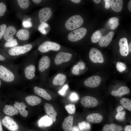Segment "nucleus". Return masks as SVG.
Instances as JSON below:
<instances>
[{
	"label": "nucleus",
	"mask_w": 131,
	"mask_h": 131,
	"mask_svg": "<svg viewBox=\"0 0 131 131\" xmlns=\"http://www.w3.org/2000/svg\"><path fill=\"white\" fill-rule=\"evenodd\" d=\"M20 65L13 63L0 64V78L8 83H13L21 82L22 79L18 72Z\"/></svg>",
	"instance_id": "1"
},
{
	"label": "nucleus",
	"mask_w": 131,
	"mask_h": 131,
	"mask_svg": "<svg viewBox=\"0 0 131 131\" xmlns=\"http://www.w3.org/2000/svg\"><path fill=\"white\" fill-rule=\"evenodd\" d=\"M34 60V57L30 56L23 62L20 66L21 71L20 75L22 79L31 81L34 79L36 71Z\"/></svg>",
	"instance_id": "2"
},
{
	"label": "nucleus",
	"mask_w": 131,
	"mask_h": 131,
	"mask_svg": "<svg viewBox=\"0 0 131 131\" xmlns=\"http://www.w3.org/2000/svg\"><path fill=\"white\" fill-rule=\"evenodd\" d=\"M33 47L31 44H28L11 48L8 51V59L12 60L19 56L25 54L30 51Z\"/></svg>",
	"instance_id": "3"
},
{
	"label": "nucleus",
	"mask_w": 131,
	"mask_h": 131,
	"mask_svg": "<svg viewBox=\"0 0 131 131\" xmlns=\"http://www.w3.org/2000/svg\"><path fill=\"white\" fill-rule=\"evenodd\" d=\"M83 22V20L80 16L75 15L67 19L65 23V26L68 30H74L80 27Z\"/></svg>",
	"instance_id": "4"
},
{
	"label": "nucleus",
	"mask_w": 131,
	"mask_h": 131,
	"mask_svg": "<svg viewBox=\"0 0 131 131\" xmlns=\"http://www.w3.org/2000/svg\"><path fill=\"white\" fill-rule=\"evenodd\" d=\"M60 45L52 41H47L39 46L38 50L42 53H45L51 50L57 51L60 49Z\"/></svg>",
	"instance_id": "5"
},
{
	"label": "nucleus",
	"mask_w": 131,
	"mask_h": 131,
	"mask_svg": "<svg viewBox=\"0 0 131 131\" xmlns=\"http://www.w3.org/2000/svg\"><path fill=\"white\" fill-rule=\"evenodd\" d=\"M87 29L82 27L74 30L70 32L68 35V38L70 41L75 42L83 38L87 33Z\"/></svg>",
	"instance_id": "6"
},
{
	"label": "nucleus",
	"mask_w": 131,
	"mask_h": 131,
	"mask_svg": "<svg viewBox=\"0 0 131 131\" xmlns=\"http://www.w3.org/2000/svg\"><path fill=\"white\" fill-rule=\"evenodd\" d=\"M89 57L91 61L94 63H102L104 61L101 52L95 48H93L90 49L89 53Z\"/></svg>",
	"instance_id": "7"
},
{
	"label": "nucleus",
	"mask_w": 131,
	"mask_h": 131,
	"mask_svg": "<svg viewBox=\"0 0 131 131\" xmlns=\"http://www.w3.org/2000/svg\"><path fill=\"white\" fill-rule=\"evenodd\" d=\"M2 124L8 130L15 131L19 129V126L11 118L6 116L2 120Z\"/></svg>",
	"instance_id": "8"
},
{
	"label": "nucleus",
	"mask_w": 131,
	"mask_h": 131,
	"mask_svg": "<svg viewBox=\"0 0 131 131\" xmlns=\"http://www.w3.org/2000/svg\"><path fill=\"white\" fill-rule=\"evenodd\" d=\"M73 55L70 53L61 52L56 56L54 60L55 64L59 65L63 62L69 61Z\"/></svg>",
	"instance_id": "9"
},
{
	"label": "nucleus",
	"mask_w": 131,
	"mask_h": 131,
	"mask_svg": "<svg viewBox=\"0 0 131 131\" xmlns=\"http://www.w3.org/2000/svg\"><path fill=\"white\" fill-rule=\"evenodd\" d=\"M52 13L51 8L49 7H45L41 8L39 13V16L40 22L45 23L51 17Z\"/></svg>",
	"instance_id": "10"
},
{
	"label": "nucleus",
	"mask_w": 131,
	"mask_h": 131,
	"mask_svg": "<svg viewBox=\"0 0 131 131\" xmlns=\"http://www.w3.org/2000/svg\"><path fill=\"white\" fill-rule=\"evenodd\" d=\"M101 81L100 77L98 75H94L87 79L84 82V85L90 88H94L98 87Z\"/></svg>",
	"instance_id": "11"
},
{
	"label": "nucleus",
	"mask_w": 131,
	"mask_h": 131,
	"mask_svg": "<svg viewBox=\"0 0 131 131\" xmlns=\"http://www.w3.org/2000/svg\"><path fill=\"white\" fill-rule=\"evenodd\" d=\"M81 104L86 107H92L96 106L98 104L97 99L92 96H86L82 97L81 100Z\"/></svg>",
	"instance_id": "12"
},
{
	"label": "nucleus",
	"mask_w": 131,
	"mask_h": 131,
	"mask_svg": "<svg viewBox=\"0 0 131 131\" xmlns=\"http://www.w3.org/2000/svg\"><path fill=\"white\" fill-rule=\"evenodd\" d=\"M50 59L49 57L45 56L40 59L38 63V69L41 73L44 72L50 66Z\"/></svg>",
	"instance_id": "13"
},
{
	"label": "nucleus",
	"mask_w": 131,
	"mask_h": 131,
	"mask_svg": "<svg viewBox=\"0 0 131 131\" xmlns=\"http://www.w3.org/2000/svg\"><path fill=\"white\" fill-rule=\"evenodd\" d=\"M119 51L121 55L123 56H126L128 54L129 50L127 40L125 38H122L119 42Z\"/></svg>",
	"instance_id": "14"
},
{
	"label": "nucleus",
	"mask_w": 131,
	"mask_h": 131,
	"mask_svg": "<svg viewBox=\"0 0 131 131\" xmlns=\"http://www.w3.org/2000/svg\"><path fill=\"white\" fill-rule=\"evenodd\" d=\"M51 118L48 115H45L41 118L38 121V125L41 127H49L53 123Z\"/></svg>",
	"instance_id": "15"
},
{
	"label": "nucleus",
	"mask_w": 131,
	"mask_h": 131,
	"mask_svg": "<svg viewBox=\"0 0 131 131\" xmlns=\"http://www.w3.org/2000/svg\"><path fill=\"white\" fill-rule=\"evenodd\" d=\"M16 28L12 26H9L6 29L3 35L4 39L7 41H9L13 39L14 35L16 33Z\"/></svg>",
	"instance_id": "16"
},
{
	"label": "nucleus",
	"mask_w": 131,
	"mask_h": 131,
	"mask_svg": "<svg viewBox=\"0 0 131 131\" xmlns=\"http://www.w3.org/2000/svg\"><path fill=\"white\" fill-rule=\"evenodd\" d=\"M114 35V32L111 31L102 37L99 43V46L101 47L107 46L112 40Z\"/></svg>",
	"instance_id": "17"
},
{
	"label": "nucleus",
	"mask_w": 131,
	"mask_h": 131,
	"mask_svg": "<svg viewBox=\"0 0 131 131\" xmlns=\"http://www.w3.org/2000/svg\"><path fill=\"white\" fill-rule=\"evenodd\" d=\"M33 89L35 93L39 96L47 100H50L51 98V96L44 89L35 86Z\"/></svg>",
	"instance_id": "18"
},
{
	"label": "nucleus",
	"mask_w": 131,
	"mask_h": 131,
	"mask_svg": "<svg viewBox=\"0 0 131 131\" xmlns=\"http://www.w3.org/2000/svg\"><path fill=\"white\" fill-rule=\"evenodd\" d=\"M44 108L46 114L50 116L53 122H55L56 120V116L57 115V113L52 106L50 104L46 103Z\"/></svg>",
	"instance_id": "19"
},
{
	"label": "nucleus",
	"mask_w": 131,
	"mask_h": 131,
	"mask_svg": "<svg viewBox=\"0 0 131 131\" xmlns=\"http://www.w3.org/2000/svg\"><path fill=\"white\" fill-rule=\"evenodd\" d=\"M73 117L70 115L64 120L62 125V127L65 131H72L73 127Z\"/></svg>",
	"instance_id": "20"
},
{
	"label": "nucleus",
	"mask_w": 131,
	"mask_h": 131,
	"mask_svg": "<svg viewBox=\"0 0 131 131\" xmlns=\"http://www.w3.org/2000/svg\"><path fill=\"white\" fill-rule=\"evenodd\" d=\"M103 116L100 114L94 113L88 115L86 120L88 122L94 123H99L103 120Z\"/></svg>",
	"instance_id": "21"
},
{
	"label": "nucleus",
	"mask_w": 131,
	"mask_h": 131,
	"mask_svg": "<svg viewBox=\"0 0 131 131\" xmlns=\"http://www.w3.org/2000/svg\"><path fill=\"white\" fill-rule=\"evenodd\" d=\"M14 106V107L17 109L22 116L25 117L27 116L28 112L25 109L26 106L25 105V104L23 102L20 103L15 101Z\"/></svg>",
	"instance_id": "22"
},
{
	"label": "nucleus",
	"mask_w": 131,
	"mask_h": 131,
	"mask_svg": "<svg viewBox=\"0 0 131 131\" xmlns=\"http://www.w3.org/2000/svg\"><path fill=\"white\" fill-rule=\"evenodd\" d=\"M25 100L28 104L32 106L37 105L41 102V99L40 97L34 95L27 96L25 98Z\"/></svg>",
	"instance_id": "23"
},
{
	"label": "nucleus",
	"mask_w": 131,
	"mask_h": 131,
	"mask_svg": "<svg viewBox=\"0 0 131 131\" xmlns=\"http://www.w3.org/2000/svg\"><path fill=\"white\" fill-rule=\"evenodd\" d=\"M66 79V76L64 74L59 73L54 77L53 80V84L55 86H61L65 82Z\"/></svg>",
	"instance_id": "24"
},
{
	"label": "nucleus",
	"mask_w": 131,
	"mask_h": 131,
	"mask_svg": "<svg viewBox=\"0 0 131 131\" xmlns=\"http://www.w3.org/2000/svg\"><path fill=\"white\" fill-rule=\"evenodd\" d=\"M3 111L5 114L10 116L16 115L18 113L17 109L10 105H6Z\"/></svg>",
	"instance_id": "25"
},
{
	"label": "nucleus",
	"mask_w": 131,
	"mask_h": 131,
	"mask_svg": "<svg viewBox=\"0 0 131 131\" xmlns=\"http://www.w3.org/2000/svg\"><path fill=\"white\" fill-rule=\"evenodd\" d=\"M130 92V90L128 88L125 86H122L116 90H113L111 91V94L115 96L121 97L122 95L128 94Z\"/></svg>",
	"instance_id": "26"
},
{
	"label": "nucleus",
	"mask_w": 131,
	"mask_h": 131,
	"mask_svg": "<svg viewBox=\"0 0 131 131\" xmlns=\"http://www.w3.org/2000/svg\"><path fill=\"white\" fill-rule=\"evenodd\" d=\"M123 1L122 0H111V6L114 11L118 12L121 11L123 8Z\"/></svg>",
	"instance_id": "27"
},
{
	"label": "nucleus",
	"mask_w": 131,
	"mask_h": 131,
	"mask_svg": "<svg viewBox=\"0 0 131 131\" xmlns=\"http://www.w3.org/2000/svg\"><path fill=\"white\" fill-rule=\"evenodd\" d=\"M122 127L114 124H106L103 127V131H123Z\"/></svg>",
	"instance_id": "28"
},
{
	"label": "nucleus",
	"mask_w": 131,
	"mask_h": 131,
	"mask_svg": "<svg viewBox=\"0 0 131 131\" xmlns=\"http://www.w3.org/2000/svg\"><path fill=\"white\" fill-rule=\"evenodd\" d=\"M16 35L19 40L25 41L28 39L30 36L29 32L27 30L21 29L17 31Z\"/></svg>",
	"instance_id": "29"
},
{
	"label": "nucleus",
	"mask_w": 131,
	"mask_h": 131,
	"mask_svg": "<svg viewBox=\"0 0 131 131\" xmlns=\"http://www.w3.org/2000/svg\"><path fill=\"white\" fill-rule=\"evenodd\" d=\"M120 102L123 106L131 111V101L130 99L125 98H123L121 99Z\"/></svg>",
	"instance_id": "30"
},
{
	"label": "nucleus",
	"mask_w": 131,
	"mask_h": 131,
	"mask_svg": "<svg viewBox=\"0 0 131 131\" xmlns=\"http://www.w3.org/2000/svg\"><path fill=\"white\" fill-rule=\"evenodd\" d=\"M102 37V34L101 32L98 30L95 32L91 37V41L93 43H96L99 41Z\"/></svg>",
	"instance_id": "31"
},
{
	"label": "nucleus",
	"mask_w": 131,
	"mask_h": 131,
	"mask_svg": "<svg viewBox=\"0 0 131 131\" xmlns=\"http://www.w3.org/2000/svg\"><path fill=\"white\" fill-rule=\"evenodd\" d=\"M78 126L80 129L82 131L89 130L90 128V124L85 121L79 123Z\"/></svg>",
	"instance_id": "32"
},
{
	"label": "nucleus",
	"mask_w": 131,
	"mask_h": 131,
	"mask_svg": "<svg viewBox=\"0 0 131 131\" xmlns=\"http://www.w3.org/2000/svg\"><path fill=\"white\" fill-rule=\"evenodd\" d=\"M18 44L16 40L15 39H13L11 41L6 42L4 44V47L11 48L17 46Z\"/></svg>",
	"instance_id": "33"
},
{
	"label": "nucleus",
	"mask_w": 131,
	"mask_h": 131,
	"mask_svg": "<svg viewBox=\"0 0 131 131\" xmlns=\"http://www.w3.org/2000/svg\"><path fill=\"white\" fill-rule=\"evenodd\" d=\"M17 1L19 6L22 9H26L29 6L30 3L29 0H18Z\"/></svg>",
	"instance_id": "34"
},
{
	"label": "nucleus",
	"mask_w": 131,
	"mask_h": 131,
	"mask_svg": "<svg viewBox=\"0 0 131 131\" xmlns=\"http://www.w3.org/2000/svg\"><path fill=\"white\" fill-rule=\"evenodd\" d=\"M65 107L68 112L70 114H73L75 112V106L74 104H68Z\"/></svg>",
	"instance_id": "35"
},
{
	"label": "nucleus",
	"mask_w": 131,
	"mask_h": 131,
	"mask_svg": "<svg viewBox=\"0 0 131 131\" xmlns=\"http://www.w3.org/2000/svg\"><path fill=\"white\" fill-rule=\"evenodd\" d=\"M49 26L48 24L46 23H41L39 26L38 29L42 34H47V32L46 30V28Z\"/></svg>",
	"instance_id": "36"
},
{
	"label": "nucleus",
	"mask_w": 131,
	"mask_h": 131,
	"mask_svg": "<svg viewBox=\"0 0 131 131\" xmlns=\"http://www.w3.org/2000/svg\"><path fill=\"white\" fill-rule=\"evenodd\" d=\"M116 67L118 71L121 72L125 70L126 66L124 63L121 62H118L116 64Z\"/></svg>",
	"instance_id": "37"
},
{
	"label": "nucleus",
	"mask_w": 131,
	"mask_h": 131,
	"mask_svg": "<svg viewBox=\"0 0 131 131\" xmlns=\"http://www.w3.org/2000/svg\"><path fill=\"white\" fill-rule=\"evenodd\" d=\"M125 111L118 112L115 118L116 119L118 120H123L125 119Z\"/></svg>",
	"instance_id": "38"
},
{
	"label": "nucleus",
	"mask_w": 131,
	"mask_h": 131,
	"mask_svg": "<svg viewBox=\"0 0 131 131\" xmlns=\"http://www.w3.org/2000/svg\"><path fill=\"white\" fill-rule=\"evenodd\" d=\"M6 10L5 5L3 3L0 2V17L3 16Z\"/></svg>",
	"instance_id": "39"
},
{
	"label": "nucleus",
	"mask_w": 131,
	"mask_h": 131,
	"mask_svg": "<svg viewBox=\"0 0 131 131\" xmlns=\"http://www.w3.org/2000/svg\"><path fill=\"white\" fill-rule=\"evenodd\" d=\"M68 85L67 84L65 85L61 90L58 91V93L61 96L64 95L66 90L68 89Z\"/></svg>",
	"instance_id": "40"
},
{
	"label": "nucleus",
	"mask_w": 131,
	"mask_h": 131,
	"mask_svg": "<svg viewBox=\"0 0 131 131\" xmlns=\"http://www.w3.org/2000/svg\"><path fill=\"white\" fill-rule=\"evenodd\" d=\"M69 99L72 101H77L79 99V97L78 95L76 93L73 92L70 95Z\"/></svg>",
	"instance_id": "41"
},
{
	"label": "nucleus",
	"mask_w": 131,
	"mask_h": 131,
	"mask_svg": "<svg viewBox=\"0 0 131 131\" xmlns=\"http://www.w3.org/2000/svg\"><path fill=\"white\" fill-rule=\"evenodd\" d=\"M31 20L30 18H29L26 20L23 21L22 23V25L23 27L25 28L31 27L32 25L30 21Z\"/></svg>",
	"instance_id": "42"
},
{
	"label": "nucleus",
	"mask_w": 131,
	"mask_h": 131,
	"mask_svg": "<svg viewBox=\"0 0 131 131\" xmlns=\"http://www.w3.org/2000/svg\"><path fill=\"white\" fill-rule=\"evenodd\" d=\"M79 70L77 65H74L71 69L72 74L75 75H78L79 73Z\"/></svg>",
	"instance_id": "43"
},
{
	"label": "nucleus",
	"mask_w": 131,
	"mask_h": 131,
	"mask_svg": "<svg viewBox=\"0 0 131 131\" xmlns=\"http://www.w3.org/2000/svg\"><path fill=\"white\" fill-rule=\"evenodd\" d=\"M7 28V26L5 24H3L0 26V40L3 36Z\"/></svg>",
	"instance_id": "44"
},
{
	"label": "nucleus",
	"mask_w": 131,
	"mask_h": 131,
	"mask_svg": "<svg viewBox=\"0 0 131 131\" xmlns=\"http://www.w3.org/2000/svg\"><path fill=\"white\" fill-rule=\"evenodd\" d=\"M118 18L117 17H112L110 19L108 22V24L110 26L118 22Z\"/></svg>",
	"instance_id": "45"
},
{
	"label": "nucleus",
	"mask_w": 131,
	"mask_h": 131,
	"mask_svg": "<svg viewBox=\"0 0 131 131\" xmlns=\"http://www.w3.org/2000/svg\"><path fill=\"white\" fill-rule=\"evenodd\" d=\"M77 65L80 70H83L85 67V63L83 62H79Z\"/></svg>",
	"instance_id": "46"
},
{
	"label": "nucleus",
	"mask_w": 131,
	"mask_h": 131,
	"mask_svg": "<svg viewBox=\"0 0 131 131\" xmlns=\"http://www.w3.org/2000/svg\"><path fill=\"white\" fill-rule=\"evenodd\" d=\"M0 61H6L7 63H13L12 60L6 59L3 55L0 54Z\"/></svg>",
	"instance_id": "47"
},
{
	"label": "nucleus",
	"mask_w": 131,
	"mask_h": 131,
	"mask_svg": "<svg viewBox=\"0 0 131 131\" xmlns=\"http://www.w3.org/2000/svg\"><path fill=\"white\" fill-rule=\"evenodd\" d=\"M105 2V7L106 9H108L110 8L111 6V0H104Z\"/></svg>",
	"instance_id": "48"
},
{
	"label": "nucleus",
	"mask_w": 131,
	"mask_h": 131,
	"mask_svg": "<svg viewBox=\"0 0 131 131\" xmlns=\"http://www.w3.org/2000/svg\"><path fill=\"white\" fill-rule=\"evenodd\" d=\"M124 131H131V126L130 125L125 126L124 128Z\"/></svg>",
	"instance_id": "49"
},
{
	"label": "nucleus",
	"mask_w": 131,
	"mask_h": 131,
	"mask_svg": "<svg viewBox=\"0 0 131 131\" xmlns=\"http://www.w3.org/2000/svg\"><path fill=\"white\" fill-rule=\"evenodd\" d=\"M123 107L121 106H118L116 110L118 112H121L123 109Z\"/></svg>",
	"instance_id": "50"
},
{
	"label": "nucleus",
	"mask_w": 131,
	"mask_h": 131,
	"mask_svg": "<svg viewBox=\"0 0 131 131\" xmlns=\"http://www.w3.org/2000/svg\"><path fill=\"white\" fill-rule=\"evenodd\" d=\"M72 131H80L78 128L76 126H74L73 127Z\"/></svg>",
	"instance_id": "51"
},
{
	"label": "nucleus",
	"mask_w": 131,
	"mask_h": 131,
	"mask_svg": "<svg viewBox=\"0 0 131 131\" xmlns=\"http://www.w3.org/2000/svg\"><path fill=\"white\" fill-rule=\"evenodd\" d=\"M128 8L130 11H131V0L129 2L128 5Z\"/></svg>",
	"instance_id": "52"
},
{
	"label": "nucleus",
	"mask_w": 131,
	"mask_h": 131,
	"mask_svg": "<svg viewBox=\"0 0 131 131\" xmlns=\"http://www.w3.org/2000/svg\"><path fill=\"white\" fill-rule=\"evenodd\" d=\"M33 2L36 4L39 3H40L41 1V0H33Z\"/></svg>",
	"instance_id": "53"
},
{
	"label": "nucleus",
	"mask_w": 131,
	"mask_h": 131,
	"mask_svg": "<svg viewBox=\"0 0 131 131\" xmlns=\"http://www.w3.org/2000/svg\"><path fill=\"white\" fill-rule=\"evenodd\" d=\"M71 0L73 2L75 3H78L81 1L80 0Z\"/></svg>",
	"instance_id": "54"
},
{
	"label": "nucleus",
	"mask_w": 131,
	"mask_h": 131,
	"mask_svg": "<svg viewBox=\"0 0 131 131\" xmlns=\"http://www.w3.org/2000/svg\"><path fill=\"white\" fill-rule=\"evenodd\" d=\"M131 42L129 43V45L128 46V50L131 52Z\"/></svg>",
	"instance_id": "55"
},
{
	"label": "nucleus",
	"mask_w": 131,
	"mask_h": 131,
	"mask_svg": "<svg viewBox=\"0 0 131 131\" xmlns=\"http://www.w3.org/2000/svg\"><path fill=\"white\" fill-rule=\"evenodd\" d=\"M0 131H3L0 119Z\"/></svg>",
	"instance_id": "56"
},
{
	"label": "nucleus",
	"mask_w": 131,
	"mask_h": 131,
	"mask_svg": "<svg viewBox=\"0 0 131 131\" xmlns=\"http://www.w3.org/2000/svg\"><path fill=\"white\" fill-rule=\"evenodd\" d=\"M93 1L96 3H98L101 1L100 0H93Z\"/></svg>",
	"instance_id": "57"
},
{
	"label": "nucleus",
	"mask_w": 131,
	"mask_h": 131,
	"mask_svg": "<svg viewBox=\"0 0 131 131\" xmlns=\"http://www.w3.org/2000/svg\"><path fill=\"white\" fill-rule=\"evenodd\" d=\"M1 79L0 78V86H1Z\"/></svg>",
	"instance_id": "58"
},
{
	"label": "nucleus",
	"mask_w": 131,
	"mask_h": 131,
	"mask_svg": "<svg viewBox=\"0 0 131 131\" xmlns=\"http://www.w3.org/2000/svg\"></svg>",
	"instance_id": "59"
},
{
	"label": "nucleus",
	"mask_w": 131,
	"mask_h": 131,
	"mask_svg": "<svg viewBox=\"0 0 131 131\" xmlns=\"http://www.w3.org/2000/svg\"></svg>",
	"instance_id": "60"
}]
</instances>
